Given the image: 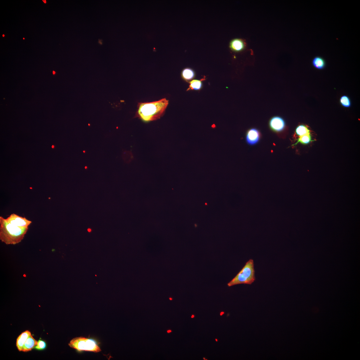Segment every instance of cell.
I'll return each instance as SVG.
<instances>
[{
  "label": "cell",
  "instance_id": "obj_1",
  "mask_svg": "<svg viewBox=\"0 0 360 360\" xmlns=\"http://www.w3.org/2000/svg\"><path fill=\"white\" fill-rule=\"evenodd\" d=\"M168 104V100L163 99L155 102L138 104L136 117L143 121H155L163 116Z\"/></svg>",
  "mask_w": 360,
  "mask_h": 360
},
{
  "label": "cell",
  "instance_id": "obj_2",
  "mask_svg": "<svg viewBox=\"0 0 360 360\" xmlns=\"http://www.w3.org/2000/svg\"><path fill=\"white\" fill-rule=\"evenodd\" d=\"M28 229L29 228L20 227L9 223L6 219L0 217V239L7 245L20 242Z\"/></svg>",
  "mask_w": 360,
  "mask_h": 360
},
{
  "label": "cell",
  "instance_id": "obj_3",
  "mask_svg": "<svg viewBox=\"0 0 360 360\" xmlns=\"http://www.w3.org/2000/svg\"><path fill=\"white\" fill-rule=\"evenodd\" d=\"M256 280L254 264L253 260L247 262L242 269L228 284V287L239 284H252Z\"/></svg>",
  "mask_w": 360,
  "mask_h": 360
},
{
  "label": "cell",
  "instance_id": "obj_4",
  "mask_svg": "<svg viewBox=\"0 0 360 360\" xmlns=\"http://www.w3.org/2000/svg\"><path fill=\"white\" fill-rule=\"evenodd\" d=\"M68 345L79 352L86 351L97 353L101 351L99 346L95 340L83 337L73 338Z\"/></svg>",
  "mask_w": 360,
  "mask_h": 360
},
{
  "label": "cell",
  "instance_id": "obj_5",
  "mask_svg": "<svg viewBox=\"0 0 360 360\" xmlns=\"http://www.w3.org/2000/svg\"><path fill=\"white\" fill-rule=\"evenodd\" d=\"M6 220L9 223L20 227L29 228L32 223L31 221L26 218L15 214H11Z\"/></svg>",
  "mask_w": 360,
  "mask_h": 360
},
{
  "label": "cell",
  "instance_id": "obj_6",
  "mask_svg": "<svg viewBox=\"0 0 360 360\" xmlns=\"http://www.w3.org/2000/svg\"><path fill=\"white\" fill-rule=\"evenodd\" d=\"M270 125L272 130L276 132H280L284 130L285 123L282 118L275 117L270 120Z\"/></svg>",
  "mask_w": 360,
  "mask_h": 360
},
{
  "label": "cell",
  "instance_id": "obj_7",
  "mask_svg": "<svg viewBox=\"0 0 360 360\" xmlns=\"http://www.w3.org/2000/svg\"><path fill=\"white\" fill-rule=\"evenodd\" d=\"M260 137V133L256 128H252L248 131L246 136V141L247 144L250 145H254L259 141Z\"/></svg>",
  "mask_w": 360,
  "mask_h": 360
},
{
  "label": "cell",
  "instance_id": "obj_8",
  "mask_svg": "<svg viewBox=\"0 0 360 360\" xmlns=\"http://www.w3.org/2000/svg\"><path fill=\"white\" fill-rule=\"evenodd\" d=\"M229 48L233 51L239 52L242 51L246 48V44L241 39H236L230 41Z\"/></svg>",
  "mask_w": 360,
  "mask_h": 360
},
{
  "label": "cell",
  "instance_id": "obj_9",
  "mask_svg": "<svg viewBox=\"0 0 360 360\" xmlns=\"http://www.w3.org/2000/svg\"><path fill=\"white\" fill-rule=\"evenodd\" d=\"M31 335V332L28 330H26L23 332L18 336L16 339V346L19 351H22L23 346L27 339Z\"/></svg>",
  "mask_w": 360,
  "mask_h": 360
},
{
  "label": "cell",
  "instance_id": "obj_10",
  "mask_svg": "<svg viewBox=\"0 0 360 360\" xmlns=\"http://www.w3.org/2000/svg\"><path fill=\"white\" fill-rule=\"evenodd\" d=\"M38 343V341H36L31 335L26 340L23 346L22 351L24 352L30 351L35 348L37 344Z\"/></svg>",
  "mask_w": 360,
  "mask_h": 360
},
{
  "label": "cell",
  "instance_id": "obj_11",
  "mask_svg": "<svg viewBox=\"0 0 360 360\" xmlns=\"http://www.w3.org/2000/svg\"><path fill=\"white\" fill-rule=\"evenodd\" d=\"M312 64L315 68L320 70L324 69L326 66L325 60L319 56L314 58L312 60Z\"/></svg>",
  "mask_w": 360,
  "mask_h": 360
},
{
  "label": "cell",
  "instance_id": "obj_12",
  "mask_svg": "<svg viewBox=\"0 0 360 360\" xmlns=\"http://www.w3.org/2000/svg\"><path fill=\"white\" fill-rule=\"evenodd\" d=\"M182 76L184 80L189 81L193 79L195 76V73L192 69L187 68L183 69Z\"/></svg>",
  "mask_w": 360,
  "mask_h": 360
},
{
  "label": "cell",
  "instance_id": "obj_13",
  "mask_svg": "<svg viewBox=\"0 0 360 360\" xmlns=\"http://www.w3.org/2000/svg\"><path fill=\"white\" fill-rule=\"evenodd\" d=\"M201 80H193L189 82L190 85L187 91L190 90H199L201 89L202 83Z\"/></svg>",
  "mask_w": 360,
  "mask_h": 360
},
{
  "label": "cell",
  "instance_id": "obj_14",
  "mask_svg": "<svg viewBox=\"0 0 360 360\" xmlns=\"http://www.w3.org/2000/svg\"><path fill=\"white\" fill-rule=\"evenodd\" d=\"M296 133L298 136H301L309 134L310 131L306 126L301 125L298 126L296 128Z\"/></svg>",
  "mask_w": 360,
  "mask_h": 360
},
{
  "label": "cell",
  "instance_id": "obj_15",
  "mask_svg": "<svg viewBox=\"0 0 360 360\" xmlns=\"http://www.w3.org/2000/svg\"><path fill=\"white\" fill-rule=\"evenodd\" d=\"M340 104L343 107L349 108L351 105L350 99L348 96L344 95L341 97L340 100Z\"/></svg>",
  "mask_w": 360,
  "mask_h": 360
},
{
  "label": "cell",
  "instance_id": "obj_16",
  "mask_svg": "<svg viewBox=\"0 0 360 360\" xmlns=\"http://www.w3.org/2000/svg\"><path fill=\"white\" fill-rule=\"evenodd\" d=\"M311 141V137L310 134H309L300 136L297 144L298 142H300L302 144H309Z\"/></svg>",
  "mask_w": 360,
  "mask_h": 360
},
{
  "label": "cell",
  "instance_id": "obj_17",
  "mask_svg": "<svg viewBox=\"0 0 360 360\" xmlns=\"http://www.w3.org/2000/svg\"><path fill=\"white\" fill-rule=\"evenodd\" d=\"M47 343L44 340L40 339L38 341V344L35 347V348L38 350L41 351L44 350L47 348Z\"/></svg>",
  "mask_w": 360,
  "mask_h": 360
},
{
  "label": "cell",
  "instance_id": "obj_18",
  "mask_svg": "<svg viewBox=\"0 0 360 360\" xmlns=\"http://www.w3.org/2000/svg\"><path fill=\"white\" fill-rule=\"evenodd\" d=\"M87 231L89 233H90L92 231V230L90 228H89L88 229Z\"/></svg>",
  "mask_w": 360,
  "mask_h": 360
},
{
  "label": "cell",
  "instance_id": "obj_19",
  "mask_svg": "<svg viewBox=\"0 0 360 360\" xmlns=\"http://www.w3.org/2000/svg\"><path fill=\"white\" fill-rule=\"evenodd\" d=\"M171 331H172L171 330H169L167 331V332H168V333H171Z\"/></svg>",
  "mask_w": 360,
  "mask_h": 360
},
{
  "label": "cell",
  "instance_id": "obj_20",
  "mask_svg": "<svg viewBox=\"0 0 360 360\" xmlns=\"http://www.w3.org/2000/svg\"><path fill=\"white\" fill-rule=\"evenodd\" d=\"M43 1L45 3H46V1H45V0H44H44H43Z\"/></svg>",
  "mask_w": 360,
  "mask_h": 360
},
{
  "label": "cell",
  "instance_id": "obj_21",
  "mask_svg": "<svg viewBox=\"0 0 360 360\" xmlns=\"http://www.w3.org/2000/svg\"><path fill=\"white\" fill-rule=\"evenodd\" d=\"M55 72L54 71H53V75H54V74H55Z\"/></svg>",
  "mask_w": 360,
  "mask_h": 360
},
{
  "label": "cell",
  "instance_id": "obj_22",
  "mask_svg": "<svg viewBox=\"0 0 360 360\" xmlns=\"http://www.w3.org/2000/svg\"><path fill=\"white\" fill-rule=\"evenodd\" d=\"M54 145H53V146H52V147L53 148H54Z\"/></svg>",
  "mask_w": 360,
  "mask_h": 360
},
{
  "label": "cell",
  "instance_id": "obj_23",
  "mask_svg": "<svg viewBox=\"0 0 360 360\" xmlns=\"http://www.w3.org/2000/svg\"><path fill=\"white\" fill-rule=\"evenodd\" d=\"M85 169H86L87 168V167H86H86H85Z\"/></svg>",
  "mask_w": 360,
  "mask_h": 360
},
{
  "label": "cell",
  "instance_id": "obj_24",
  "mask_svg": "<svg viewBox=\"0 0 360 360\" xmlns=\"http://www.w3.org/2000/svg\"><path fill=\"white\" fill-rule=\"evenodd\" d=\"M83 152H84V153H85V151H83Z\"/></svg>",
  "mask_w": 360,
  "mask_h": 360
},
{
  "label": "cell",
  "instance_id": "obj_25",
  "mask_svg": "<svg viewBox=\"0 0 360 360\" xmlns=\"http://www.w3.org/2000/svg\"><path fill=\"white\" fill-rule=\"evenodd\" d=\"M3 37H4V35H3Z\"/></svg>",
  "mask_w": 360,
  "mask_h": 360
},
{
  "label": "cell",
  "instance_id": "obj_26",
  "mask_svg": "<svg viewBox=\"0 0 360 360\" xmlns=\"http://www.w3.org/2000/svg\"><path fill=\"white\" fill-rule=\"evenodd\" d=\"M89 126H90V124H89Z\"/></svg>",
  "mask_w": 360,
  "mask_h": 360
}]
</instances>
